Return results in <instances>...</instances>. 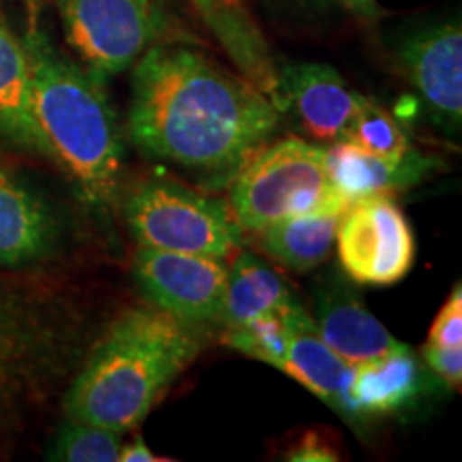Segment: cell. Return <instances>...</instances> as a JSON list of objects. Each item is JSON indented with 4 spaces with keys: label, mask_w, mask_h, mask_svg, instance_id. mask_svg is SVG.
<instances>
[{
    "label": "cell",
    "mask_w": 462,
    "mask_h": 462,
    "mask_svg": "<svg viewBox=\"0 0 462 462\" xmlns=\"http://www.w3.org/2000/svg\"><path fill=\"white\" fill-rule=\"evenodd\" d=\"M279 118L262 90L199 50L154 43L133 65L131 137L154 159L234 176Z\"/></svg>",
    "instance_id": "6da1fadb"
},
{
    "label": "cell",
    "mask_w": 462,
    "mask_h": 462,
    "mask_svg": "<svg viewBox=\"0 0 462 462\" xmlns=\"http://www.w3.org/2000/svg\"><path fill=\"white\" fill-rule=\"evenodd\" d=\"M204 328L157 306H133L92 345L65 394L67 418L126 432L199 356Z\"/></svg>",
    "instance_id": "7a4b0ae2"
},
{
    "label": "cell",
    "mask_w": 462,
    "mask_h": 462,
    "mask_svg": "<svg viewBox=\"0 0 462 462\" xmlns=\"http://www.w3.org/2000/svg\"><path fill=\"white\" fill-rule=\"evenodd\" d=\"M32 107L51 161L69 173L92 208L114 204L123 176L125 143L101 78L51 43L42 28H28Z\"/></svg>",
    "instance_id": "3957f363"
},
{
    "label": "cell",
    "mask_w": 462,
    "mask_h": 462,
    "mask_svg": "<svg viewBox=\"0 0 462 462\" xmlns=\"http://www.w3.org/2000/svg\"><path fill=\"white\" fill-rule=\"evenodd\" d=\"M84 319L65 300L0 281V439L84 357Z\"/></svg>",
    "instance_id": "277c9868"
},
{
    "label": "cell",
    "mask_w": 462,
    "mask_h": 462,
    "mask_svg": "<svg viewBox=\"0 0 462 462\" xmlns=\"http://www.w3.org/2000/svg\"><path fill=\"white\" fill-rule=\"evenodd\" d=\"M334 193L326 148L285 137L263 143L234 173L227 204L240 229L257 234L281 218L313 210Z\"/></svg>",
    "instance_id": "5b68a950"
},
{
    "label": "cell",
    "mask_w": 462,
    "mask_h": 462,
    "mask_svg": "<svg viewBox=\"0 0 462 462\" xmlns=\"http://www.w3.org/2000/svg\"><path fill=\"white\" fill-rule=\"evenodd\" d=\"M125 218L137 245L159 251L229 259L242 245L227 201L167 180H150L125 201Z\"/></svg>",
    "instance_id": "8992f818"
},
{
    "label": "cell",
    "mask_w": 462,
    "mask_h": 462,
    "mask_svg": "<svg viewBox=\"0 0 462 462\" xmlns=\"http://www.w3.org/2000/svg\"><path fill=\"white\" fill-rule=\"evenodd\" d=\"M56 5L69 45L101 79L126 71L157 43V0H56Z\"/></svg>",
    "instance_id": "52a82bcc"
},
{
    "label": "cell",
    "mask_w": 462,
    "mask_h": 462,
    "mask_svg": "<svg viewBox=\"0 0 462 462\" xmlns=\"http://www.w3.org/2000/svg\"><path fill=\"white\" fill-rule=\"evenodd\" d=\"M338 262L360 285L402 281L415 262V236L392 195H373L346 206L337 231Z\"/></svg>",
    "instance_id": "ba28073f"
},
{
    "label": "cell",
    "mask_w": 462,
    "mask_h": 462,
    "mask_svg": "<svg viewBox=\"0 0 462 462\" xmlns=\"http://www.w3.org/2000/svg\"><path fill=\"white\" fill-rule=\"evenodd\" d=\"M133 273L157 309L204 330L221 323L229 274L225 259L140 246Z\"/></svg>",
    "instance_id": "9c48e42d"
},
{
    "label": "cell",
    "mask_w": 462,
    "mask_h": 462,
    "mask_svg": "<svg viewBox=\"0 0 462 462\" xmlns=\"http://www.w3.org/2000/svg\"><path fill=\"white\" fill-rule=\"evenodd\" d=\"M394 58L439 126L462 125V28L458 17L418 26L396 42Z\"/></svg>",
    "instance_id": "30bf717a"
},
{
    "label": "cell",
    "mask_w": 462,
    "mask_h": 462,
    "mask_svg": "<svg viewBox=\"0 0 462 462\" xmlns=\"http://www.w3.org/2000/svg\"><path fill=\"white\" fill-rule=\"evenodd\" d=\"M279 79L285 112L293 109L304 129L330 146L343 140L368 99L351 88L337 69L319 62H298L279 69Z\"/></svg>",
    "instance_id": "8fae6325"
},
{
    "label": "cell",
    "mask_w": 462,
    "mask_h": 462,
    "mask_svg": "<svg viewBox=\"0 0 462 462\" xmlns=\"http://www.w3.org/2000/svg\"><path fill=\"white\" fill-rule=\"evenodd\" d=\"M310 317L323 343L349 366H360L404 346L340 281L326 282L317 291Z\"/></svg>",
    "instance_id": "7c38bea8"
},
{
    "label": "cell",
    "mask_w": 462,
    "mask_h": 462,
    "mask_svg": "<svg viewBox=\"0 0 462 462\" xmlns=\"http://www.w3.org/2000/svg\"><path fill=\"white\" fill-rule=\"evenodd\" d=\"M190 5L242 78L262 90L279 112H285L279 67L245 0H190Z\"/></svg>",
    "instance_id": "4fadbf2b"
},
{
    "label": "cell",
    "mask_w": 462,
    "mask_h": 462,
    "mask_svg": "<svg viewBox=\"0 0 462 462\" xmlns=\"http://www.w3.org/2000/svg\"><path fill=\"white\" fill-rule=\"evenodd\" d=\"M273 366L296 379L328 407L351 418L349 381L354 366L323 343L313 317L302 304H298L287 317L285 343Z\"/></svg>",
    "instance_id": "5bb4252c"
},
{
    "label": "cell",
    "mask_w": 462,
    "mask_h": 462,
    "mask_svg": "<svg viewBox=\"0 0 462 462\" xmlns=\"http://www.w3.org/2000/svg\"><path fill=\"white\" fill-rule=\"evenodd\" d=\"M58 238L54 212L14 171L0 165V268L43 262Z\"/></svg>",
    "instance_id": "9a60e30c"
},
{
    "label": "cell",
    "mask_w": 462,
    "mask_h": 462,
    "mask_svg": "<svg viewBox=\"0 0 462 462\" xmlns=\"http://www.w3.org/2000/svg\"><path fill=\"white\" fill-rule=\"evenodd\" d=\"M437 163L435 157L415 150L401 161H390L346 142L326 148V170L332 189L349 204L373 195H394L396 190L413 187L429 178Z\"/></svg>",
    "instance_id": "2e32d148"
},
{
    "label": "cell",
    "mask_w": 462,
    "mask_h": 462,
    "mask_svg": "<svg viewBox=\"0 0 462 462\" xmlns=\"http://www.w3.org/2000/svg\"><path fill=\"white\" fill-rule=\"evenodd\" d=\"M346 206L349 201L334 193L313 210L281 218L253 236L259 248L276 263L298 274L310 273L330 257Z\"/></svg>",
    "instance_id": "e0dca14e"
},
{
    "label": "cell",
    "mask_w": 462,
    "mask_h": 462,
    "mask_svg": "<svg viewBox=\"0 0 462 462\" xmlns=\"http://www.w3.org/2000/svg\"><path fill=\"white\" fill-rule=\"evenodd\" d=\"M0 140L17 150L51 161L32 107L28 54L17 34L0 14Z\"/></svg>",
    "instance_id": "ac0fdd59"
},
{
    "label": "cell",
    "mask_w": 462,
    "mask_h": 462,
    "mask_svg": "<svg viewBox=\"0 0 462 462\" xmlns=\"http://www.w3.org/2000/svg\"><path fill=\"white\" fill-rule=\"evenodd\" d=\"M424 390V368L411 346L354 366L349 381L351 420L390 415L415 402Z\"/></svg>",
    "instance_id": "d6986e66"
},
{
    "label": "cell",
    "mask_w": 462,
    "mask_h": 462,
    "mask_svg": "<svg viewBox=\"0 0 462 462\" xmlns=\"http://www.w3.org/2000/svg\"><path fill=\"white\" fill-rule=\"evenodd\" d=\"M300 304L287 281L255 253L242 251L236 257L225 287L221 326L225 330L281 315Z\"/></svg>",
    "instance_id": "ffe728a7"
},
{
    "label": "cell",
    "mask_w": 462,
    "mask_h": 462,
    "mask_svg": "<svg viewBox=\"0 0 462 462\" xmlns=\"http://www.w3.org/2000/svg\"><path fill=\"white\" fill-rule=\"evenodd\" d=\"M340 142L354 143L366 152L390 161H401L413 152L407 133L396 123L394 116L373 99H366Z\"/></svg>",
    "instance_id": "44dd1931"
},
{
    "label": "cell",
    "mask_w": 462,
    "mask_h": 462,
    "mask_svg": "<svg viewBox=\"0 0 462 462\" xmlns=\"http://www.w3.org/2000/svg\"><path fill=\"white\" fill-rule=\"evenodd\" d=\"M125 435L106 426L67 418L58 429L50 458L60 462H118Z\"/></svg>",
    "instance_id": "7402d4cb"
},
{
    "label": "cell",
    "mask_w": 462,
    "mask_h": 462,
    "mask_svg": "<svg viewBox=\"0 0 462 462\" xmlns=\"http://www.w3.org/2000/svg\"><path fill=\"white\" fill-rule=\"evenodd\" d=\"M429 345L462 349V287L456 285L448 302L441 306L429 332Z\"/></svg>",
    "instance_id": "603a6c76"
},
{
    "label": "cell",
    "mask_w": 462,
    "mask_h": 462,
    "mask_svg": "<svg viewBox=\"0 0 462 462\" xmlns=\"http://www.w3.org/2000/svg\"><path fill=\"white\" fill-rule=\"evenodd\" d=\"M421 360L449 388L460 390L462 383V349H446L426 343L421 346Z\"/></svg>",
    "instance_id": "cb8c5ba5"
},
{
    "label": "cell",
    "mask_w": 462,
    "mask_h": 462,
    "mask_svg": "<svg viewBox=\"0 0 462 462\" xmlns=\"http://www.w3.org/2000/svg\"><path fill=\"white\" fill-rule=\"evenodd\" d=\"M285 458L293 462H332L338 460V454L319 432H306L296 446L289 449Z\"/></svg>",
    "instance_id": "d4e9b609"
},
{
    "label": "cell",
    "mask_w": 462,
    "mask_h": 462,
    "mask_svg": "<svg viewBox=\"0 0 462 462\" xmlns=\"http://www.w3.org/2000/svg\"><path fill=\"white\" fill-rule=\"evenodd\" d=\"M167 458H161L150 449L146 443H143V439L137 435L133 437L131 443H123V448H120V456H118V462H163Z\"/></svg>",
    "instance_id": "484cf974"
},
{
    "label": "cell",
    "mask_w": 462,
    "mask_h": 462,
    "mask_svg": "<svg viewBox=\"0 0 462 462\" xmlns=\"http://www.w3.org/2000/svg\"><path fill=\"white\" fill-rule=\"evenodd\" d=\"M338 3L349 11H354V14L366 17V20H373V17L381 15L377 0H338Z\"/></svg>",
    "instance_id": "4316f807"
},
{
    "label": "cell",
    "mask_w": 462,
    "mask_h": 462,
    "mask_svg": "<svg viewBox=\"0 0 462 462\" xmlns=\"http://www.w3.org/2000/svg\"><path fill=\"white\" fill-rule=\"evenodd\" d=\"M26 7H28V14H31V28L37 26V14L39 9H42L43 0H24Z\"/></svg>",
    "instance_id": "83f0119b"
},
{
    "label": "cell",
    "mask_w": 462,
    "mask_h": 462,
    "mask_svg": "<svg viewBox=\"0 0 462 462\" xmlns=\"http://www.w3.org/2000/svg\"><path fill=\"white\" fill-rule=\"evenodd\" d=\"M313 3H321V0H313Z\"/></svg>",
    "instance_id": "f1b7e54d"
}]
</instances>
